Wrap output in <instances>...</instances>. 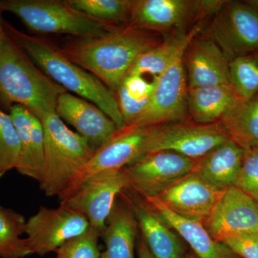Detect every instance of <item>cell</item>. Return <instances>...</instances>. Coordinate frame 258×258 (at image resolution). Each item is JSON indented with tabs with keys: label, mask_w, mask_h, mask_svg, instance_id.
Returning <instances> with one entry per match:
<instances>
[{
	"label": "cell",
	"mask_w": 258,
	"mask_h": 258,
	"mask_svg": "<svg viewBox=\"0 0 258 258\" xmlns=\"http://www.w3.org/2000/svg\"><path fill=\"white\" fill-rule=\"evenodd\" d=\"M149 126L125 125L118 129L108 141L93 153L61 195L60 202L68 200L95 174L120 171L147 154Z\"/></svg>",
	"instance_id": "6"
},
{
	"label": "cell",
	"mask_w": 258,
	"mask_h": 258,
	"mask_svg": "<svg viewBox=\"0 0 258 258\" xmlns=\"http://www.w3.org/2000/svg\"><path fill=\"white\" fill-rule=\"evenodd\" d=\"M144 200L166 224L189 244L198 258H242L223 242L212 238L202 224L178 216L168 210L157 198Z\"/></svg>",
	"instance_id": "21"
},
{
	"label": "cell",
	"mask_w": 258,
	"mask_h": 258,
	"mask_svg": "<svg viewBox=\"0 0 258 258\" xmlns=\"http://www.w3.org/2000/svg\"><path fill=\"white\" fill-rule=\"evenodd\" d=\"M183 57L161 76L145 110L128 125L152 126L188 120V84Z\"/></svg>",
	"instance_id": "11"
},
{
	"label": "cell",
	"mask_w": 258,
	"mask_h": 258,
	"mask_svg": "<svg viewBox=\"0 0 258 258\" xmlns=\"http://www.w3.org/2000/svg\"><path fill=\"white\" fill-rule=\"evenodd\" d=\"M249 5H252V7L258 11V0H246Z\"/></svg>",
	"instance_id": "36"
},
{
	"label": "cell",
	"mask_w": 258,
	"mask_h": 258,
	"mask_svg": "<svg viewBox=\"0 0 258 258\" xmlns=\"http://www.w3.org/2000/svg\"><path fill=\"white\" fill-rule=\"evenodd\" d=\"M3 26L6 35L52 81L101 108L118 128L125 126L115 93L96 76L68 59L48 40L20 31L5 21Z\"/></svg>",
	"instance_id": "2"
},
{
	"label": "cell",
	"mask_w": 258,
	"mask_h": 258,
	"mask_svg": "<svg viewBox=\"0 0 258 258\" xmlns=\"http://www.w3.org/2000/svg\"><path fill=\"white\" fill-rule=\"evenodd\" d=\"M25 217L12 209L0 207V258H24L30 252L25 234Z\"/></svg>",
	"instance_id": "27"
},
{
	"label": "cell",
	"mask_w": 258,
	"mask_h": 258,
	"mask_svg": "<svg viewBox=\"0 0 258 258\" xmlns=\"http://www.w3.org/2000/svg\"><path fill=\"white\" fill-rule=\"evenodd\" d=\"M201 31V27L196 26L189 32L179 31L168 37L164 42L146 51L131 68L128 75L144 76L149 74L157 78L183 57L190 42Z\"/></svg>",
	"instance_id": "24"
},
{
	"label": "cell",
	"mask_w": 258,
	"mask_h": 258,
	"mask_svg": "<svg viewBox=\"0 0 258 258\" xmlns=\"http://www.w3.org/2000/svg\"><path fill=\"white\" fill-rule=\"evenodd\" d=\"M118 196L101 233L106 249L101 258H135L138 222L130 198Z\"/></svg>",
	"instance_id": "19"
},
{
	"label": "cell",
	"mask_w": 258,
	"mask_h": 258,
	"mask_svg": "<svg viewBox=\"0 0 258 258\" xmlns=\"http://www.w3.org/2000/svg\"><path fill=\"white\" fill-rule=\"evenodd\" d=\"M198 161L171 151L149 153L123 168L126 189L144 199L157 198L195 171Z\"/></svg>",
	"instance_id": "7"
},
{
	"label": "cell",
	"mask_w": 258,
	"mask_h": 258,
	"mask_svg": "<svg viewBox=\"0 0 258 258\" xmlns=\"http://www.w3.org/2000/svg\"><path fill=\"white\" fill-rule=\"evenodd\" d=\"M127 188L123 169L101 172L86 180L72 196L60 204L79 212L91 227L102 233L115 200Z\"/></svg>",
	"instance_id": "13"
},
{
	"label": "cell",
	"mask_w": 258,
	"mask_h": 258,
	"mask_svg": "<svg viewBox=\"0 0 258 258\" xmlns=\"http://www.w3.org/2000/svg\"><path fill=\"white\" fill-rule=\"evenodd\" d=\"M40 120L45 136V159L40 189L47 197L59 198L95 150L77 132L68 128L55 112Z\"/></svg>",
	"instance_id": "4"
},
{
	"label": "cell",
	"mask_w": 258,
	"mask_h": 258,
	"mask_svg": "<svg viewBox=\"0 0 258 258\" xmlns=\"http://www.w3.org/2000/svg\"><path fill=\"white\" fill-rule=\"evenodd\" d=\"M240 101L230 83L188 89V112L191 120L210 124L222 117Z\"/></svg>",
	"instance_id": "23"
},
{
	"label": "cell",
	"mask_w": 258,
	"mask_h": 258,
	"mask_svg": "<svg viewBox=\"0 0 258 258\" xmlns=\"http://www.w3.org/2000/svg\"><path fill=\"white\" fill-rule=\"evenodd\" d=\"M155 87V78L127 75L115 93L125 125L132 123L147 108Z\"/></svg>",
	"instance_id": "26"
},
{
	"label": "cell",
	"mask_w": 258,
	"mask_h": 258,
	"mask_svg": "<svg viewBox=\"0 0 258 258\" xmlns=\"http://www.w3.org/2000/svg\"><path fill=\"white\" fill-rule=\"evenodd\" d=\"M55 113L61 119L73 125L95 151L119 129L101 108L67 91L61 93L57 98Z\"/></svg>",
	"instance_id": "16"
},
{
	"label": "cell",
	"mask_w": 258,
	"mask_h": 258,
	"mask_svg": "<svg viewBox=\"0 0 258 258\" xmlns=\"http://www.w3.org/2000/svg\"><path fill=\"white\" fill-rule=\"evenodd\" d=\"M89 227L86 217L62 204L57 208L40 207L25 222V240L29 252L43 256L56 252Z\"/></svg>",
	"instance_id": "10"
},
{
	"label": "cell",
	"mask_w": 258,
	"mask_h": 258,
	"mask_svg": "<svg viewBox=\"0 0 258 258\" xmlns=\"http://www.w3.org/2000/svg\"><path fill=\"white\" fill-rule=\"evenodd\" d=\"M64 91L6 35L0 43V103L20 105L40 120L55 112Z\"/></svg>",
	"instance_id": "3"
},
{
	"label": "cell",
	"mask_w": 258,
	"mask_h": 258,
	"mask_svg": "<svg viewBox=\"0 0 258 258\" xmlns=\"http://www.w3.org/2000/svg\"><path fill=\"white\" fill-rule=\"evenodd\" d=\"M243 156V149L230 139L199 159L194 171L212 187L225 191L235 186Z\"/></svg>",
	"instance_id": "22"
},
{
	"label": "cell",
	"mask_w": 258,
	"mask_h": 258,
	"mask_svg": "<svg viewBox=\"0 0 258 258\" xmlns=\"http://www.w3.org/2000/svg\"><path fill=\"white\" fill-rule=\"evenodd\" d=\"M223 191L212 187L192 171L155 198L178 216L203 225Z\"/></svg>",
	"instance_id": "15"
},
{
	"label": "cell",
	"mask_w": 258,
	"mask_h": 258,
	"mask_svg": "<svg viewBox=\"0 0 258 258\" xmlns=\"http://www.w3.org/2000/svg\"><path fill=\"white\" fill-rule=\"evenodd\" d=\"M229 139L220 121L202 124L188 120L152 125L149 126L147 154L171 151L198 160Z\"/></svg>",
	"instance_id": "8"
},
{
	"label": "cell",
	"mask_w": 258,
	"mask_h": 258,
	"mask_svg": "<svg viewBox=\"0 0 258 258\" xmlns=\"http://www.w3.org/2000/svg\"><path fill=\"white\" fill-rule=\"evenodd\" d=\"M2 13H3V11H2L1 8H0V43L4 40L5 37L7 35L6 33H5L4 26H3V20H2Z\"/></svg>",
	"instance_id": "35"
},
{
	"label": "cell",
	"mask_w": 258,
	"mask_h": 258,
	"mask_svg": "<svg viewBox=\"0 0 258 258\" xmlns=\"http://www.w3.org/2000/svg\"><path fill=\"white\" fill-rule=\"evenodd\" d=\"M184 258H198L197 257L196 254L194 253V252H190V253H188L185 254Z\"/></svg>",
	"instance_id": "37"
},
{
	"label": "cell",
	"mask_w": 258,
	"mask_h": 258,
	"mask_svg": "<svg viewBox=\"0 0 258 258\" xmlns=\"http://www.w3.org/2000/svg\"><path fill=\"white\" fill-rule=\"evenodd\" d=\"M134 0H68L74 9L103 23L128 25Z\"/></svg>",
	"instance_id": "28"
},
{
	"label": "cell",
	"mask_w": 258,
	"mask_h": 258,
	"mask_svg": "<svg viewBox=\"0 0 258 258\" xmlns=\"http://www.w3.org/2000/svg\"><path fill=\"white\" fill-rule=\"evenodd\" d=\"M208 37L230 61L258 50V11L247 1H224L209 27Z\"/></svg>",
	"instance_id": "9"
},
{
	"label": "cell",
	"mask_w": 258,
	"mask_h": 258,
	"mask_svg": "<svg viewBox=\"0 0 258 258\" xmlns=\"http://www.w3.org/2000/svg\"><path fill=\"white\" fill-rule=\"evenodd\" d=\"M138 243V258H154L153 257L152 254L151 253L150 250L148 248L145 241L142 237H141Z\"/></svg>",
	"instance_id": "34"
},
{
	"label": "cell",
	"mask_w": 258,
	"mask_h": 258,
	"mask_svg": "<svg viewBox=\"0 0 258 258\" xmlns=\"http://www.w3.org/2000/svg\"><path fill=\"white\" fill-rule=\"evenodd\" d=\"M235 186L258 204V147L244 150L242 167Z\"/></svg>",
	"instance_id": "32"
},
{
	"label": "cell",
	"mask_w": 258,
	"mask_h": 258,
	"mask_svg": "<svg viewBox=\"0 0 258 258\" xmlns=\"http://www.w3.org/2000/svg\"><path fill=\"white\" fill-rule=\"evenodd\" d=\"M203 225L212 238L221 242L235 236L258 233V204L232 186L223 191Z\"/></svg>",
	"instance_id": "14"
},
{
	"label": "cell",
	"mask_w": 258,
	"mask_h": 258,
	"mask_svg": "<svg viewBox=\"0 0 258 258\" xmlns=\"http://www.w3.org/2000/svg\"><path fill=\"white\" fill-rule=\"evenodd\" d=\"M220 123L231 140L244 150L258 147V92L237 102Z\"/></svg>",
	"instance_id": "25"
},
{
	"label": "cell",
	"mask_w": 258,
	"mask_h": 258,
	"mask_svg": "<svg viewBox=\"0 0 258 258\" xmlns=\"http://www.w3.org/2000/svg\"><path fill=\"white\" fill-rule=\"evenodd\" d=\"M10 115L18 131L20 142L17 171L40 182L45 159V136L41 120L20 105L10 108Z\"/></svg>",
	"instance_id": "18"
},
{
	"label": "cell",
	"mask_w": 258,
	"mask_h": 258,
	"mask_svg": "<svg viewBox=\"0 0 258 258\" xmlns=\"http://www.w3.org/2000/svg\"><path fill=\"white\" fill-rule=\"evenodd\" d=\"M2 11L20 18L30 31L66 34L78 38L98 36L115 27L74 9L68 0H0Z\"/></svg>",
	"instance_id": "5"
},
{
	"label": "cell",
	"mask_w": 258,
	"mask_h": 258,
	"mask_svg": "<svg viewBox=\"0 0 258 258\" xmlns=\"http://www.w3.org/2000/svg\"><path fill=\"white\" fill-rule=\"evenodd\" d=\"M230 84L240 100L258 92V50L230 61Z\"/></svg>",
	"instance_id": "29"
},
{
	"label": "cell",
	"mask_w": 258,
	"mask_h": 258,
	"mask_svg": "<svg viewBox=\"0 0 258 258\" xmlns=\"http://www.w3.org/2000/svg\"><path fill=\"white\" fill-rule=\"evenodd\" d=\"M183 62L188 88L230 83V61L209 37L194 38L185 51Z\"/></svg>",
	"instance_id": "17"
},
{
	"label": "cell",
	"mask_w": 258,
	"mask_h": 258,
	"mask_svg": "<svg viewBox=\"0 0 258 258\" xmlns=\"http://www.w3.org/2000/svg\"><path fill=\"white\" fill-rule=\"evenodd\" d=\"M223 1L134 0L128 26L153 32L180 29L197 15L215 13Z\"/></svg>",
	"instance_id": "12"
},
{
	"label": "cell",
	"mask_w": 258,
	"mask_h": 258,
	"mask_svg": "<svg viewBox=\"0 0 258 258\" xmlns=\"http://www.w3.org/2000/svg\"><path fill=\"white\" fill-rule=\"evenodd\" d=\"M160 42L155 32L124 25L71 40L59 50L115 93L139 56Z\"/></svg>",
	"instance_id": "1"
},
{
	"label": "cell",
	"mask_w": 258,
	"mask_h": 258,
	"mask_svg": "<svg viewBox=\"0 0 258 258\" xmlns=\"http://www.w3.org/2000/svg\"><path fill=\"white\" fill-rule=\"evenodd\" d=\"M18 131L10 113L0 109V179L16 168L20 157Z\"/></svg>",
	"instance_id": "30"
},
{
	"label": "cell",
	"mask_w": 258,
	"mask_h": 258,
	"mask_svg": "<svg viewBox=\"0 0 258 258\" xmlns=\"http://www.w3.org/2000/svg\"><path fill=\"white\" fill-rule=\"evenodd\" d=\"M101 232L90 226L86 232L71 239L56 251L55 258H101L98 239Z\"/></svg>",
	"instance_id": "31"
},
{
	"label": "cell",
	"mask_w": 258,
	"mask_h": 258,
	"mask_svg": "<svg viewBox=\"0 0 258 258\" xmlns=\"http://www.w3.org/2000/svg\"><path fill=\"white\" fill-rule=\"evenodd\" d=\"M139 229L154 258H184L180 236L144 200L130 198Z\"/></svg>",
	"instance_id": "20"
},
{
	"label": "cell",
	"mask_w": 258,
	"mask_h": 258,
	"mask_svg": "<svg viewBox=\"0 0 258 258\" xmlns=\"http://www.w3.org/2000/svg\"><path fill=\"white\" fill-rule=\"evenodd\" d=\"M222 242L242 258H258V233L235 236Z\"/></svg>",
	"instance_id": "33"
}]
</instances>
